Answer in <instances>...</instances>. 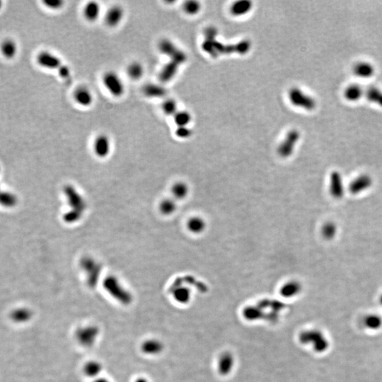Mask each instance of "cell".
Returning <instances> with one entry per match:
<instances>
[{"label":"cell","instance_id":"1","mask_svg":"<svg viewBox=\"0 0 382 382\" xmlns=\"http://www.w3.org/2000/svg\"><path fill=\"white\" fill-rule=\"evenodd\" d=\"M203 49L213 57H217L221 54H229L238 52L245 54L249 51L251 43L249 41H243L236 45H225L217 42L214 39H206L203 43Z\"/></svg>","mask_w":382,"mask_h":382},{"label":"cell","instance_id":"2","mask_svg":"<svg viewBox=\"0 0 382 382\" xmlns=\"http://www.w3.org/2000/svg\"><path fill=\"white\" fill-rule=\"evenodd\" d=\"M300 339L303 343L311 345L313 349L319 353L326 352L330 345L329 339L320 331H306L302 334Z\"/></svg>","mask_w":382,"mask_h":382},{"label":"cell","instance_id":"3","mask_svg":"<svg viewBox=\"0 0 382 382\" xmlns=\"http://www.w3.org/2000/svg\"><path fill=\"white\" fill-rule=\"evenodd\" d=\"M158 48L161 53L169 57L170 61H173L182 65L186 61L187 56L183 50H180L178 47L169 39H162L158 44Z\"/></svg>","mask_w":382,"mask_h":382},{"label":"cell","instance_id":"4","mask_svg":"<svg viewBox=\"0 0 382 382\" xmlns=\"http://www.w3.org/2000/svg\"><path fill=\"white\" fill-rule=\"evenodd\" d=\"M102 81L103 85L112 96L121 97L125 93L124 82L117 73L109 71L103 75Z\"/></svg>","mask_w":382,"mask_h":382},{"label":"cell","instance_id":"5","mask_svg":"<svg viewBox=\"0 0 382 382\" xmlns=\"http://www.w3.org/2000/svg\"><path fill=\"white\" fill-rule=\"evenodd\" d=\"M289 97L290 101L295 106L307 111H312L315 109V100L302 92L299 88H294L290 90Z\"/></svg>","mask_w":382,"mask_h":382},{"label":"cell","instance_id":"6","mask_svg":"<svg viewBox=\"0 0 382 382\" xmlns=\"http://www.w3.org/2000/svg\"><path fill=\"white\" fill-rule=\"evenodd\" d=\"M299 139V133L298 131L292 130L287 134L286 137L278 147V155L283 158H288L293 155L295 145Z\"/></svg>","mask_w":382,"mask_h":382},{"label":"cell","instance_id":"7","mask_svg":"<svg viewBox=\"0 0 382 382\" xmlns=\"http://www.w3.org/2000/svg\"><path fill=\"white\" fill-rule=\"evenodd\" d=\"M37 60L41 67L48 70H58L62 65V62L60 57L48 51L39 52Z\"/></svg>","mask_w":382,"mask_h":382},{"label":"cell","instance_id":"8","mask_svg":"<svg viewBox=\"0 0 382 382\" xmlns=\"http://www.w3.org/2000/svg\"><path fill=\"white\" fill-rule=\"evenodd\" d=\"M65 193L67 197L69 205L73 208L71 211L83 214L86 204L81 195L75 191L73 186H67V188H65Z\"/></svg>","mask_w":382,"mask_h":382},{"label":"cell","instance_id":"9","mask_svg":"<svg viewBox=\"0 0 382 382\" xmlns=\"http://www.w3.org/2000/svg\"><path fill=\"white\" fill-rule=\"evenodd\" d=\"M93 150L95 154L100 158H104L109 155L111 152V142L106 134H100L95 139L93 144Z\"/></svg>","mask_w":382,"mask_h":382},{"label":"cell","instance_id":"10","mask_svg":"<svg viewBox=\"0 0 382 382\" xmlns=\"http://www.w3.org/2000/svg\"><path fill=\"white\" fill-rule=\"evenodd\" d=\"M125 11L124 8L119 5H115L110 8L105 16V22L109 27H116L121 24L124 19Z\"/></svg>","mask_w":382,"mask_h":382},{"label":"cell","instance_id":"11","mask_svg":"<svg viewBox=\"0 0 382 382\" xmlns=\"http://www.w3.org/2000/svg\"><path fill=\"white\" fill-rule=\"evenodd\" d=\"M74 99L80 106L83 107H88L93 102V96L88 88L81 86L75 90L74 93Z\"/></svg>","mask_w":382,"mask_h":382},{"label":"cell","instance_id":"12","mask_svg":"<svg viewBox=\"0 0 382 382\" xmlns=\"http://www.w3.org/2000/svg\"><path fill=\"white\" fill-rule=\"evenodd\" d=\"M180 65L173 61L167 62L161 70L159 78L162 83H167L171 81L178 73Z\"/></svg>","mask_w":382,"mask_h":382},{"label":"cell","instance_id":"13","mask_svg":"<svg viewBox=\"0 0 382 382\" xmlns=\"http://www.w3.org/2000/svg\"><path fill=\"white\" fill-rule=\"evenodd\" d=\"M17 52V44L12 39H5L0 44V52L3 57L8 60H11L15 57Z\"/></svg>","mask_w":382,"mask_h":382},{"label":"cell","instance_id":"14","mask_svg":"<svg viewBox=\"0 0 382 382\" xmlns=\"http://www.w3.org/2000/svg\"><path fill=\"white\" fill-rule=\"evenodd\" d=\"M101 13V6L97 1H88L84 8L83 14L85 19L90 22L96 21Z\"/></svg>","mask_w":382,"mask_h":382},{"label":"cell","instance_id":"15","mask_svg":"<svg viewBox=\"0 0 382 382\" xmlns=\"http://www.w3.org/2000/svg\"><path fill=\"white\" fill-rule=\"evenodd\" d=\"M206 222L203 217L195 216L190 218L187 222L188 231L193 234H201L206 229Z\"/></svg>","mask_w":382,"mask_h":382},{"label":"cell","instance_id":"16","mask_svg":"<svg viewBox=\"0 0 382 382\" xmlns=\"http://www.w3.org/2000/svg\"><path fill=\"white\" fill-rule=\"evenodd\" d=\"M353 73L358 78H370L375 74V67L369 62H359L354 67Z\"/></svg>","mask_w":382,"mask_h":382},{"label":"cell","instance_id":"17","mask_svg":"<svg viewBox=\"0 0 382 382\" xmlns=\"http://www.w3.org/2000/svg\"><path fill=\"white\" fill-rule=\"evenodd\" d=\"M144 94L149 98H162L167 95V89L163 86L156 84H148L144 86Z\"/></svg>","mask_w":382,"mask_h":382},{"label":"cell","instance_id":"18","mask_svg":"<svg viewBox=\"0 0 382 382\" xmlns=\"http://www.w3.org/2000/svg\"><path fill=\"white\" fill-rule=\"evenodd\" d=\"M364 91L362 86L357 84L349 85L344 91V96L346 99L350 102H355L362 97Z\"/></svg>","mask_w":382,"mask_h":382},{"label":"cell","instance_id":"19","mask_svg":"<svg viewBox=\"0 0 382 382\" xmlns=\"http://www.w3.org/2000/svg\"><path fill=\"white\" fill-rule=\"evenodd\" d=\"M301 290V286L299 283L295 280H290L282 287L280 293L285 297H293L299 294Z\"/></svg>","mask_w":382,"mask_h":382},{"label":"cell","instance_id":"20","mask_svg":"<svg viewBox=\"0 0 382 382\" xmlns=\"http://www.w3.org/2000/svg\"><path fill=\"white\" fill-rule=\"evenodd\" d=\"M363 325L368 330L376 331L382 328V317L378 314H371L365 316Z\"/></svg>","mask_w":382,"mask_h":382},{"label":"cell","instance_id":"21","mask_svg":"<svg viewBox=\"0 0 382 382\" xmlns=\"http://www.w3.org/2000/svg\"><path fill=\"white\" fill-rule=\"evenodd\" d=\"M171 193L175 199L181 201L188 196L189 193V188L184 182H177L172 186Z\"/></svg>","mask_w":382,"mask_h":382},{"label":"cell","instance_id":"22","mask_svg":"<svg viewBox=\"0 0 382 382\" xmlns=\"http://www.w3.org/2000/svg\"><path fill=\"white\" fill-rule=\"evenodd\" d=\"M252 7V4L250 1L242 0V1H237L233 4L231 8V12L234 16H242L248 13Z\"/></svg>","mask_w":382,"mask_h":382},{"label":"cell","instance_id":"23","mask_svg":"<svg viewBox=\"0 0 382 382\" xmlns=\"http://www.w3.org/2000/svg\"><path fill=\"white\" fill-rule=\"evenodd\" d=\"M127 75L132 80H138L142 78L145 73L143 65L138 62L129 64L127 69Z\"/></svg>","mask_w":382,"mask_h":382},{"label":"cell","instance_id":"24","mask_svg":"<svg viewBox=\"0 0 382 382\" xmlns=\"http://www.w3.org/2000/svg\"><path fill=\"white\" fill-rule=\"evenodd\" d=\"M18 203L17 197L7 191H0V206L4 208H14Z\"/></svg>","mask_w":382,"mask_h":382},{"label":"cell","instance_id":"25","mask_svg":"<svg viewBox=\"0 0 382 382\" xmlns=\"http://www.w3.org/2000/svg\"><path fill=\"white\" fill-rule=\"evenodd\" d=\"M365 96L369 101L382 107V91L375 86L367 88Z\"/></svg>","mask_w":382,"mask_h":382},{"label":"cell","instance_id":"26","mask_svg":"<svg viewBox=\"0 0 382 382\" xmlns=\"http://www.w3.org/2000/svg\"><path fill=\"white\" fill-rule=\"evenodd\" d=\"M160 211L164 215H170L176 211V203L170 198L164 200L160 204Z\"/></svg>","mask_w":382,"mask_h":382},{"label":"cell","instance_id":"27","mask_svg":"<svg viewBox=\"0 0 382 382\" xmlns=\"http://www.w3.org/2000/svg\"><path fill=\"white\" fill-rule=\"evenodd\" d=\"M174 122L178 127H186L191 121V116L186 111H178L174 115Z\"/></svg>","mask_w":382,"mask_h":382},{"label":"cell","instance_id":"28","mask_svg":"<svg viewBox=\"0 0 382 382\" xmlns=\"http://www.w3.org/2000/svg\"><path fill=\"white\" fill-rule=\"evenodd\" d=\"M162 110L167 116H174L177 111V103L173 99H167L162 104Z\"/></svg>","mask_w":382,"mask_h":382},{"label":"cell","instance_id":"29","mask_svg":"<svg viewBox=\"0 0 382 382\" xmlns=\"http://www.w3.org/2000/svg\"><path fill=\"white\" fill-rule=\"evenodd\" d=\"M185 12L190 15H194L201 9V5L196 1H188L183 4Z\"/></svg>","mask_w":382,"mask_h":382},{"label":"cell","instance_id":"30","mask_svg":"<svg viewBox=\"0 0 382 382\" xmlns=\"http://www.w3.org/2000/svg\"><path fill=\"white\" fill-rule=\"evenodd\" d=\"M175 296H176V299L178 301H183V302H186L189 299L190 294L189 290L186 288H178L175 292Z\"/></svg>","mask_w":382,"mask_h":382},{"label":"cell","instance_id":"31","mask_svg":"<svg viewBox=\"0 0 382 382\" xmlns=\"http://www.w3.org/2000/svg\"><path fill=\"white\" fill-rule=\"evenodd\" d=\"M43 3L47 7L56 10V9H59L62 7L64 1H61V0H46V1H44Z\"/></svg>","mask_w":382,"mask_h":382},{"label":"cell","instance_id":"32","mask_svg":"<svg viewBox=\"0 0 382 382\" xmlns=\"http://www.w3.org/2000/svg\"><path fill=\"white\" fill-rule=\"evenodd\" d=\"M322 234L326 239L332 237L335 234V227L332 224H326L323 227Z\"/></svg>","mask_w":382,"mask_h":382},{"label":"cell","instance_id":"33","mask_svg":"<svg viewBox=\"0 0 382 382\" xmlns=\"http://www.w3.org/2000/svg\"><path fill=\"white\" fill-rule=\"evenodd\" d=\"M176 134L180 138H188L191 135V130L187 127H178L176 129Z\"/></svg>","mask_w":382,"mask_h":382},{"label":"cell","instance_id":"34","mask_svg":"<svg viewBox=\"0 0 382 382\" xmlns=\"http://www.w3.org/2000/svg\"><path fill=\"white\" fill-rule=\"evenodd\" d=\"M57 71H58L59 75L62 78L67 79L70 78V75H71V70H70V67H67V65H62Z\"/></svg>","mask_w":382,"mask_h":382},{"label":"cell","instance_id":"35","mask_svg":"<svg viewBox=\"0 0 382 382\" xmlns=\"http://www.w3.org/2000/svg\"><path fill=\"white\" fill-rule=\"evenodd\" d=\"M217 31L215 28L210 27L208 28L205 31V36H206V39H212L216 37L217 35Z\"/></svg>","mask_w":382,"mask_h":382},{"label":"cell","instance_id":"36","mask_svg":"<svg viewBox=\"0 0 382 382\" xmlns=\"http://www.w3.org/2000/svg\"><path fill=\"white\" fill-rule=\"evenodd\" d=\"M380 304H381V305H382V296H381V297H380Z\"/></svg>","mask_w":382,"mask_h":382},{"label":"cell","instance_id":"37","mask_svg":"<svg viewBox=\"0 0 382 382\" xmlns=\"http://www.w3.org/2000/svg\"><path fill=\"white\" fill-rule=\"evenodd\" d=\"M1 6H2V2H1V1H0V9H1Z\"/></svg>","mask_w":382,"mask_h":382}]
</instances>
